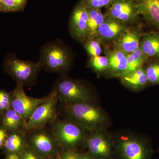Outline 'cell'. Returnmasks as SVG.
<instances>
[{
    "instance_id": "603a6c76",
    "label": "cell",
    "mask_w": 159,
    "mask_h": 159,
    "mask_svg": "<svg viewBox=\"0 0 159 159\" xmlns=\"http://www.w3.org/2000/svg\"><path fill=\"white\" fill-rule=\"evenodd\" d=\"M145 71L148 83L159 84V61H155L148 65Z\"/></svg>"
},
{
    "instance_id": "cb8c5ba5",
    "label": "cell",
    "mask_w": 159,
    "mask_h": 159,
    "mask_svg": "<svg viewBox=\"0 0 159 159\" xmlns=\"http://www.w3.org/2000/svg\"><path fill=\"white\" fill-rule=\"evenodd\" d=\"M89 64L94 70L98 72H102L107 70L108 68V58L100 56L92 57L90 60Z\"/></svg>"
},
{
    "instance_id": "44dd1931",
    "label": "cell",
    "mask_w": 159,
    "mask_h": 159,
    "mask_svg": "<svg viewBox=\"0 0 159 159\" xmlns=\"http://www.w3.org/2000/svg\"><path fill=\"white\" fill-rule=\"evenodd\" d=\"M87 9L89 17L88 22V36L87 39H95L97 36L98 28L104 22L105 16L100 10L89 8H87Z\"/></svg>"
},
{
    "instance_id": "3957f363",
    "label": "cell",
    "mask_w": 159,
    "mask_h": 159,
    "mask_svg": "<svg viewBox=\"0 0 159 159\" xmlns=\"http://www.w3.org/2000/svg\"><path fill=\"white\" fill-rule=\"evenodd\" d=\"M5 67L16 84L25 87L35 85L43 67L39 60L34 62L23 60L13 56L6 60Z\"/></svg>"
},
{
    "instance_id": "83f0119b",
    "label": "cell",
    "mask_w": 159,
    "mask_h": 159,
    "mask_svg": "<svg viewBox=\"0 0 159 159\" xmlns=\"http://www.w3.org/2000/svg\"><path fill=\"white\" fill-rule=\"evenodd\" d=\"M11 108V95L10 93L0 90V114Z\"/></svg>"
},
{
    "instance_id": "ba28073f",
    "label": "cell",
    "mask_w": 159,
    "mask_h": 159,
    "mask_svg": "<svg viewBox=\"0 0 159 159\" xmlns=\"http://www.w3.org/2000/svg\"><path fill=\"white\" fill-rule=\"evenodd\" d=\"M24 88L16 84V87L10 93L11 107L27 121L35 109L50 98L51 93L42 98H34L27 95Z\"/></svg>"
},
{
    "instance_id": "d6a6232c",
    "label": "cell",
    "mask_w": 159,
    "mask_h": 159,
    "mask_svg": "<svg viewBox=\"0 0 159 159\" xmlns=\"http://www.w3.org/2000/svg\"><path fill=\"white\" fill-rule=\"evenodd\" d=\"M79 159H97L92 157L89 154H80Z\"/></svg>"
},
{
    "instance_id": "9c48e42d",
    "label": "cell",
    "mask_w": 159,
    "mask_h": 159,
    "mask_svg": "<svg viewBox=\"0 0 159 159\" xmlns=\"http://www.w3.org/2000/svg\"><path fill=\"white\" fill-rule=\"evenodd\" d=\"M86 143L89 154L97 159H108L112 153L114 142L110 135L100 129L90 132Z\"/></svg>"
},
{
    "instance_id": "d4e9b609",
    "label": "cell",
    "mask_w": 159,
    "mask_h": 159,
    "mask_svg": "<svg viewBox=\"0 0 159 159\" xmlns=\"http://www.w3.org/2000/svg\"><path fill=\"white\" fill-rule=\"evenodd\" d=\"M4 11H12L24 9L28 0H2Z\"/></svg>"
},
{
    "instance_id": "d6986e66",
    "label": "cell",
    "mask_w": 159,
    "mask_h": 159,
    "mask_svg": "<svg viewBox=\"0 0 159 159\" xmlns=\"http://www.w3.org/2000/svg\"><path fill=\"white\" fill-rule=\"evenodd\" d=\"M140 48L147 57L159 58V33L151 32L141 38Z\"/></svg>"
},
{
    "instance_id": "836d02e7",
    "label": "cell",
    "mask_w": 159,
    "mask_h": 159,
    "mask_svg": "<svg viewBox=\"0 0 159 159\" xmlns=\"http://www.w3.org/2000/svg\"><path fill=\"white\" fill-rule=\"evenodd\" d=\"M0 11H4L3 5L2 0H0Z\"/></svg>"
},
{
    "instance_id": "277c9868",
    "label": "cell",
    "mask_w": 159,
    "mask_h": 159,
    "mask_svg": "<svg viewBox=\"0 0 159 159\" xmlns=\"http://www.w3.org/2000/svg\"><path fill=\"white\" fill-rule=\"evenodd\" d=\"M52 90L56 93L57 99L64 104L91 102L88 89L81 82L70 79L64 74L55 81Z\"/></svg>"
},
{
    "instance_id": "4fadbf2b",
    "label": "cell",
    "mask_w": 159,
    "mask_h": 159,
    "mask_svg": "<svg viewBox=\"0 0 159 159\" xmlns=\"http://www.w3.org/2000/svg\"><path fill=\"white\" fill-rule=\"evenodd\" d=\"M139 14L159 30V0H135Z\"/></svg>"
},
{
    "instance_id": "4316f807",
    "label": "cell",
    "mask_w": 159,
    "mask_h": 159,
    "mask_svg": "<svg viewBox=\"0 0 159 159\" xmlns=\"http://www.w3.org/2000/svg\"><path fill=\"white\" fill-rule=\"evenodd\" d=\"M115 0H81L87 8L100 10L104 7H109Z\"/></svg>"
},
{
    "instance_id": "2e32d148",
    "label": "cell",
    "mask_w": 159,
    "mask_h": 159,
    "mask_svg": "<svg viewBox=\"0 0 159 159\" xmlns=\"http://www.w3.org/2000/svg\"><path fill=\"white\" fill-rule=\"evenodd\" d=\"M25 131L9 132L3 148L7 153H21L29 147Z\"/></svg>"
},
{
    "instance_id": "7c38bea8",
    "label": "cell",
    "mask_w": 159,
    "mask_h": 159,
    "mask_svg": "<svg viewBox=\"0 0 159 159\" xmlns=\"http://www.w3.org/2000/svg\"><path fill=\"white\" fill-rule=\"evenodd\" d=\"M89 17L87 8L80 2L71 15L69 22L70 34L80 42H84L87 38Z\"/></svg>"
},
{
    "instance_id": "8fae6325",
    "label": "cell",
    "mask_w": 159,
    "mask_h": 159,
    "mask_svg": "<svg viewBox=\"0 0 159 159\" xmlns=\"http://www.w3.org/2000/svg\"><path fill=\"white\" fill-rule=\"evenodd\" d=\"M139 16L135 0H115L105 16L125 24L138 21Z\"/></svg>"
},
{
    "instance_id": "5bb4252c",
    "label": "cell",
    "mask_w": 159,
    "mask_h": 159,
    "mask_svg": "<svg viewBox=\"0 0 159 159\" xmlns=\"http://www.w3.org/2000/svg\"><path fill=\"white\" fill-rule=\"evenodd\" d=\"M141 38L138 31L125 28L118 38V49L130 54L140 48Z\"/></svg>"
},
{
    "instance_id": "484cf974",
    "label": "cell",
    "mask_w": 159,
    "mask_h": 159,
    "mask_svg": "<svg viewBox=\"0 0 159 159\" xmlns=\"http://www.w3.org/2000/svg\"><path fill=\"white\" fill-rule=\"evenodd\" d=\"M84 42L86 51L91 57L99 56L102 53V50L99 42L94 39H87Z\"/></svg>"
},
{
    "instance_id": "e0dca14e",
    "label": "cell",
    "mask_w": 159,
    "mask_h": 159,
    "mask_svg": "<svg viewBox=\"0 0 159 159\" xmlns=\"http://www.w3.org/2000/svg\"><path fill=\"white\" fill-rule=\"evenodd\" d=\"M1 115V125L9 132L25 131L26 120L11 107Z\"/></svg>"
},
{
    "instance_id": "1f68e13d",
    "label": "cell",
    "mask_w": 159,
    "mask_h": 159,
    "mask_svg": "<svg viewBox=\"0 0 159 159\" xmlns=\"http://www.w3.org/2000/svg\"><path fill=\"white\" fill-rule=\"evenodd\" d=\"M5 159H22L21 154L17 153H8Z\"/></svg>"
},
{
    "instance_id": "f546056e",
    "label": "cell",
    "mask_w": 159,
    "mask_h": 159,
    "mask_svg": "<svg viewBox=\"0 0 159 159\" xmlns=\"http://www.w3.org/2000/svg\"><path fill=\"white\" fill-rule=\"evenodd\" d=\"M80 154L74 149H67L61 155V159H79Z\"/></svg>"
},
{
    "instance_id": "9a60e30c",
    "label": "cell",
    "mask_w": 159,
    "mask_h": 159,
    "mask_svg": "<svg viewBox=\"0 0 159 159\" xmlns=\"http://www.w3.org/2000/svg\"><path fill=\"white\" fill-rule=\"evenodd\" d=\"M125 29V25L111 18L105 17L103 23L99 26L97 35L104 40L119 38Z\"/></svg>"
},
{
    "instance_id": "7a4b0ae2",
    "label": "cell",
    "mask_w": 159,
    "mask_h": 159,
    "mask_svg": "<svg viewBox=\"0 0 159 159\" xmlns=\"http://www.w3.org/2000/svg\"><path fill=\"white\" fill-rule=\"evenodd\" d=\"M39 61L46 71L64 75L70 67L72 56L65 44L57 39L42 46Z\"/></svg>"
},
{
    "instance_id": "ac0fdd59",
    "label": "cell",
    "mask_w": 159,
    "mask_h": 159,
    "mask_svg": "<svg viewBox=\"0 0 159 159\" xmlns=\"http://www.w3.org/2000/svg\"><path fill=\"white\" fill-rule=\"evenodd\" d=\"M127 56L128 54L118 49L112 52L108 57L109 72L114 76L122 77L127 70Z\"/></svg>"
},
{
    "instance_id": "5b68a950",
    "label": "cell",
    "mask_w": 159,
    "mask_h": 159,
    "mask_svg": "<svg viewBox=\"0 0 159 159\" xmlns=\"http://www.w3.org/2000/svg\"><path fill=\"white\" fill-rule=\"evenodd\" d=\"M51 132L59 145L67 149H74L88 136L86 131L67 120L56 119L51 123Z\"/></svg>"
},
{
    "instance_id": "8992f818",
    "label": "cell",
    "mask_w": 159,
    "mask_h": 159,
    "mask_svg": "<svg viewBox=\"0 0 159 159\" xmlns=\"http://www.w3.org/2000/svg\"><path fill=\"white\" fill-rule=\"evenodd\" d=\"M29 132L30 134L27 137L28 145L34 152L46 159L57 154L59 144L52 132L43 127Z\"/></svg>"
},
{
    "instance_id": "7402d4cb",
    "label": "cell",
    "mask_w": 159,
    "mask_h": 159,
    "mask_svg": "<svg viewBox=\"0 0 159 159\" xmlns=\"http://www.w3.org/2000/svg\"><path fill=\"white\" fill-rule=\"evenodd\" d=\"M148 59L140 48L134 52L128 54L127 56V68L123 76L129 74L139 68Z\"/></svg>"
},
{
    "instance_id": "e575fe53",
    "label": "cell",
    "mask_w": 159,
    "mask_h": 159,
    "mask_svg": "<svg viewBox=\"0 0 159 159\" xmlns=\"http://www.w3.org/2000/svg\"><path fill=\"white\" fill-rule=\"evenodd\" d=\"M57 159H61L57 158Z\"/></svg>"
},
{
    "instance_id": "52a82bcc",
    "label": "cell",
    "mask_w": 159,
    "mask_h": 159,
    "mask_svg": "<svg viewBox=\"0 0 159 159\" xmlns=\"http://www.w3.org/2000/svg\"><path fill=\"white\" fill-rule=\"evenodd\" d=\"M57 100L56 93L52 90L50 98L38 106L26 121L25 131L28 132L44 127L57 119Z\"/></svg>"
},
{
    "instance_id": "ffe728a7",
    "label": "cell",
    "mask_w": 159,
    "mask_h": 159,
    "mask_svg": "<svg viewBox=\"0 0 159 159\" xmlns=\"http://www.w3.org/2000/svg\"><path fill=\"white\" fill-rule=\"evenodd\" d=\"M121 78L123 84L135 90L144 88L148 83L145 69L142 66Z\"/></svg>"
},
{
    "instance_id": "f1b7e54d",
    "label": "cell",
    "mask_w": 159,
    "mask_h": 159,
    "mask_svg": "<svg viewBox=\"0 0 159 159\" xmlns=\"http://www.w3.org/2000/svg\"><path fill=\"white\" fill-rule=\"evenodd\" d=\"M22 159H43V158L39 155L30 147H28L21 153Z\"/></svg>"
},
{
    "instance_id": "30bf717a",
    "label": "cell",
    "mask_w": 159,
    "mask_h": 159,
    "mask_svg": "<svg viewBox=\"0 0 159 159\" xmlns=\"http://www.w3.org/2000/svg\"><path fill=\"white\" fill-rule=\"evenodd\" d=\"M117 149L122 159H149L151 153L145 141L133 137H122Z\"/></svg>"
},
{
    "instance_id": "4dcf8cb0",
    "label": "cell",
    "mask_w": 159,
    "mask_h": 159,
    "mask_svg": "<svg viewBox=\"0 0 159 159\" xmlns=\"http://www.w3.org/2000/svg\"><path fill=\"white\" fill-rule=\"evenodd\" d=\"M9 132L0 124V149L3 148Z\"/></svg>"
},
{
    "instance_id": "6da1fadb",
    "label": "cell",
    "mask_w": 159,
    "mask_h": 159,
    "mask_svg": "<svg viewBox=\"0 0 159 159\" xmlns=\"http://www.w3.org/2000/svg\"><path fill=\"white\" fill-rule=\"evenodd\" d=\"M66 120L75 123L89 132L104 129L107 117L101 109L92 102L64 104Z\"/></svg>"
}]
</instances>
